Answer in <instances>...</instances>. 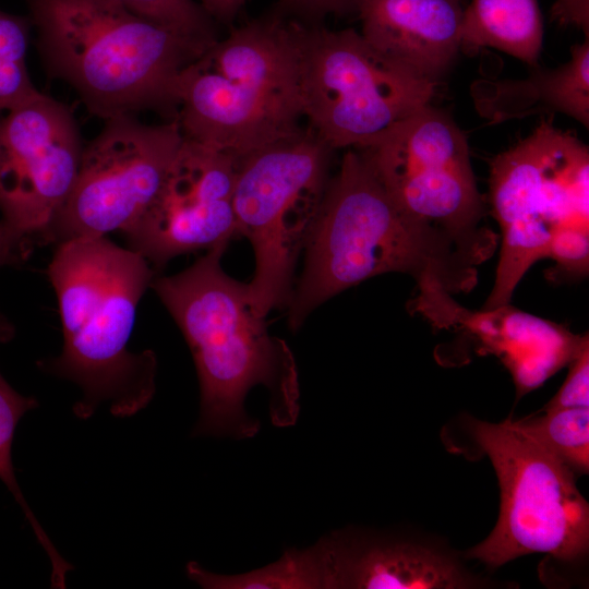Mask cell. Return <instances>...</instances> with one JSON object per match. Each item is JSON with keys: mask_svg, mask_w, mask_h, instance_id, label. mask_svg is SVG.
<instances>
[{"mask_svg": "<svg viewBox=\"0 0 589 589\" xmlns=\"http://www.w3.org/2000/svg\"><path fill=\"white\" fill-rule=\"evenodd\" d=\"M495 248V241L461 239L404 212L363 155L349 149L305 242L288 325L297 330L326 300L385 273L410 274L417 283L432 277L449 293L467 292Z\"/></svg>", "mask_w": 589, "mask_h": 589, "instance_id": "1", "label": "cell"}, {"mask_svg": "<svg viewBox=\"0 0 589 589\" xmlns=\"http://www.w3.org/2000/svg\"><path fill=\"white\" fill-rule=\"evenodd\" d=\"M227 245L208 249L178 274L155 276L151 288L183 334L196 368L201 402L192 435L243 440L261 425L244 408L251 388H267L269 417L278 428L296 424L300 393L287 344L271 336L265 317L253 311L248 284L221 268Z\"/></svg>", "mask_w": 589, "mask_h": 589, "instance_id": "2", "label": "cell"}, {"mask_svg": "<svg viewBox=\"0 0 589 589\" xmlns=\"http://www.w3.org/2000/svg\"><path fill=\"white\" fill-rule=\"evenodd\" d=\"M156 273L140 253L107 237L56 245L47 274L58 300L63 347L39 365L80 387L82 396L73 406L77 418L88 419L101 405L116 417H130L153 399L156 356L132 352L128 344L137 305Z\"/></svg>", "mask_w": 589, "mask_h": 589, "instance_id": "3", "label": "cell"}, {"mask_svg": "<svg viewBox=\"0 0 589 589\" xmlns=\"http://www.w3.org/2000/svg\"><path fill=\"white\" fill-rule=\"evenodd\" d=\"M47 73L104 121L145 110L176 119L179 73L213 44L145 19L119 0H25Z\"/></svg>", "mask_w": 589, "mask_h": 589, "instance_id": "4", "label": "cell"}, {"mask_svg": "<svg viewBox=\"0 0 589 589\" xmlns=\"http://www.w3.org/2000/svg\"><path fill=\"white\" fill-rule=\"evenodd\" d=\"M300 28L253 21L185 67L173 86L183 137L241 157L302 129Z\"/></svg>", "mask_w": 589, "mask_h": 589, "instance_id": "5", "label": "cell"}, {"mask_svg": "<svg viewBox=\"0 0 589 589\" xmlns=\"http://www.w3.org/2000/svg\"><path fill=\"white\" fill-rule=\"evenodd\" d=\"M333 151L308 127L239 158L237 236L245 237L254 251L249 299L262 317L289 304L296 264L329 182Z\"/></svg>", "mask_w": 589, "mask_h": 589, "instance_id": "6", "label": "cell"}, {"mask_svg": "<svg viewBox=\"0 0 589 589\" xmlns=\"http://www.w3.org/2000/svg\"><path fill=\"white\" fill-rule=\"evenodd\" d=\"M489 185L502 244L483 310L509 304L526 272L546 257L556 231L589 229V148L542 119L529 135L492 160Z\"/></svg>", "mask_w": 589, "mask_h": 589, "instance_id": "7", "label": "cell"}, {"mask_svg": "<svg viewBox=\"0 0 589 589\" xmlns=\"http://www.w3.org/2000/svg\"><path fill=\"white\" fill-rule=\"evenodd\" d=\"M468 421L473 441L495 470L501 506L491 533L462 557L491 569L531 553L568 563L584 560L589 504L575 473L516 421Z\"/></svg>", "mask_w": 589, "mask_h": 589, "instance_id": "8", "label": "cell"}, {"mask_svg": "<svg viewBox=\"0 0 589 589\" xmlns=\"http://www.w3.org/2000/svg\"><path fill=\"white\" fill-rule=\"evenodd\" d=\"M301 96L309 127L330 148H360L419 108L436 83L352 29L300 28Z\"/></svg>", "mask_w": 589, "mask_h": 589, "instance_id": "9", "label": "cell"}, {"mask_svg": "<svg viewBox=\"0 0 589 589\" xmlns=\"http://www.w3.org/2000/svg\"><path fill=\"white\" fill-rule=\"evenodd\" d=\"M357 149L394 202L413 218L461 239L498 238L478 227L484 206L468 142L444 111L425 105Z\"/></svg>", "mask_w": 589, "mask_h": 589, "instance_id": "10", "label": "cell"}, {"mask_svg": "<svg viewBox=\"0 0 589 589\" xmlns=\"http://www.w3.org/2000/svg\"><path fill=\"white\" fill-rule=\"evenodd\" d=\"M182 141L176 119L161 124L135 116L105 120L84 145L71 193L40 244L127 231L155 199Z\"/></svg>", "mask_w": 589, "mask_h": 589, "instance_id": "11", "label": "cell"}, {"mask_svg": "<svg viewBox=\"0 0 589 589\" xmlns=\"http://www.w3.org/2000/svg\"><path fill=\"white\" fill-rule=\"evenodd\" d=\"M83 148L72 111L40 92L0 115V206L29 248L70 195Z\"/></svg>", "mask_w": 589, "mask_h": 589, "instance_id": "12", "label": "cell"}, {"mask_svg": "<svg viewBox=\"0 0 589 589\" xmlns=\"http://www.w3.org/2000/svg\"><path fill=\"white\" fill-rule=\"evenodd\" d=\"M239 158L183 137L155 199L123 232L128 248L158 272L176 256L238 237L233 189Z\"/></svg>", "mask_w": 589, "mask_h": 589, "instance_id": "13", "label": "cell"}, {"mask_svg": "<svg viewBox=\"0 0 589 589\" xmlns=\"http://www.w3.org/2000/svg\"><path fill=\"white\" fill-rule=\"evenodd\" d=\"M317 544L323 589H466L490 584L464 564L462 554L428 539L345 529Z\"/></svg>", "mask_w": 589, "mask_h": 589, "instance_id": "14", "label": "cell"}, {"mask_svg": "<svg viewBox=\"0 0 589 589\" xmlns=\"http://www.w3.org/2000/svg\"><path fill=\"white\" fill-rule=\"evenodd\" d=\"M412 311L425 316L438 328L456 327L495 354L509 370L518 396L540 386L568 364L589 341L588 335H575L565 327L505 304L472 312L455 302L436 280L418 285Z\"/></svg>", "mask_w": 589, "mask_h": 589, "instance_id": "15", "label": "cell"}, {"mask_svg": "<svg viewBox=\"0 0 589 589\" xmlns=\"http://www.w3.org/2000/svg\"><path fill=\"white\" fill-rule=\"evenodd\" d=\"M466 0H356L361 35L416 74L438 83L461 48Z\"/></svg>", "mask_w": 589, "mask_h": 589, "instance_id": "16", "label": "cell"}, {"mask_svg": "<svg viewBox=\"0 0 589 589\" xmlns=\"http://www.w3.org/2000/svg\"><path fill=\"white\" fill-rule=\"evenodd\" d=\"M477 112L496 124L545 113L565 115L589 128V38L555 68L531 67L525 79H479L470 86Z\"/></svg>", "mask_w": 589, "mask_h": 589, "instance_id": "17", "label": "cell"}, {"mask_svg": "<svg viewBox=\"0 0 589 589\" xmlns=\"http://www.w3.org/2000/svg\"><path fill=\"white\" fill-rule=\"evenodd\" d=\"M542 43L538 0H470L465 5L460 51L494 48L537 67Z\"/></svg>", "mask_w": 589, "mask_h": 589, "instance_id": "18", "label": "cell"}, {"mask_svg": "<svg viewBox=\"0 0 589 589\" xmlns=\"http://www.w3.org/2000/svg\"><path fill=\"white\" fill-rule=\"evenodd\" d=\"M517 424L575 474L589 471V407L544 410Z\"/></svg>", "mask_w": 589, "mask_h": 589, "instance_id": "19", "label": "cell"}, {"mask_svg": "<svg viewBox=\"0 0 589 589\" xmlns=\"http://www.w3.org/2000/svg\"><path fill=\"white\" fill-rule=\"evenodd\" d=\"M31 28L28 17L0 10V115L39 93L26 67Z\"/></svg>", "mask_w": 589, "mask_h": 589, "instance_id": "20", "label": "cell"}, {"mask_svg": "<svg viewBox=\"0 0 589 589\" xmlns=\"http://www.w3.org/2000/svg\"><path fill=\"white\" fill-rule=\"evenodd\" d=\"M37 406L38 402L34 397L17 393L0 373V480L21 506L40 545L44 550H50L53 544L26 503L17 484L12 462V444L16 425L27 411Z\"/></svg>", "mask_w": 589, "mask_h": 589, "instance_id": "21", "label": "cell"}, {"mask_svg": "<svg viewBox=\"0 0 589 589\" xmlns=\"http://www.w3.org/2000/svg\"><path fill=\"white\" fill-rule=\"evenodd\" d=\"M132 12L200 40H216L214 20L195 0H119Z\"/></svg>", "mask_w": 589, "mask_h": 589, "instance_id": "22", "label": "cell"}, {"mask_svg": "<svg viewBox=\"0 0 589 589\" xmlns=\"http://www.w3.org/2000/svg\"><path fill=\"white\" fill-rule=\"evenodd\" d=\"M546 257L554 260L556 268L567 274L586 276L589 265V229L567 227L556 231Z\"/></svg>", "mask_w": 589, "mask_h": 589, "instance_id": "23", "label": "cell"}, {"mask_svg": "<svg viewBox=\"0 0 589 589\" xmlns=\"http://www.w3.org/2000/svg\"><path fill=\"white\" fill-rule=\"evenodd\" d=\"M568 374L544 410L589 407V341L568 363Z\"/></svg>", "mask_w": 589, "mask_h": 589, "instance_id": "24", "label": "cell"}, {"mask_svg": "<svg viewBox=\"0 0 589 589\" xmlns=\"http://www.w3.org/2000/svg\"><path fill=\"white\" fill-rule=\"evenodd\" d=\"M356 0H280L283 11L308 17L342 14L354 11Z\"/></svg>", "mask_w": 589, "mask_h": 589, "instance_id": "25", "label": "cell"}, {"mask_svg": "<svg viewBox=\"0 0 589 589\" xmlns=\"http://www.w3.org/2000/svg\"><path fill=\"white\" fill-rule=\"evenodd\" d=\"M32 250L33 249L12 230L0 206V267L26 260ZM0 328L11 330L1 317Z\"/></svg>", "mask_w": 589, "mask_h": 589, "instance_id": "26", "label": "cell"}, {"mask_svg": "<svg viewBox=\"0 0 589 589\" xmlns=\"http://www.w3.org/2000/svg\"><path fill=\"white\" fill-rule=\"evenodd\" d=\"M551 14L560 25L577 27L589 38V0H555Z\"/></svg>", "mask_w": 589, "mask_h": 589, "instance_id": "27", "label": "cell"}, {"mask_svg": "<svg viewBox=\"0 0 589 589\" xmlns=\"http://www.w3.org/2000/svg\"><path fill=\"white\" fill-rule=\"evenodd\" d=\"M214 20L228 23L235 19L245 0H195Z\"/></svg>", "mask_w": 589, "mask_h": 589, "instance_id": "28", "label": "cell"}]
</instances>
